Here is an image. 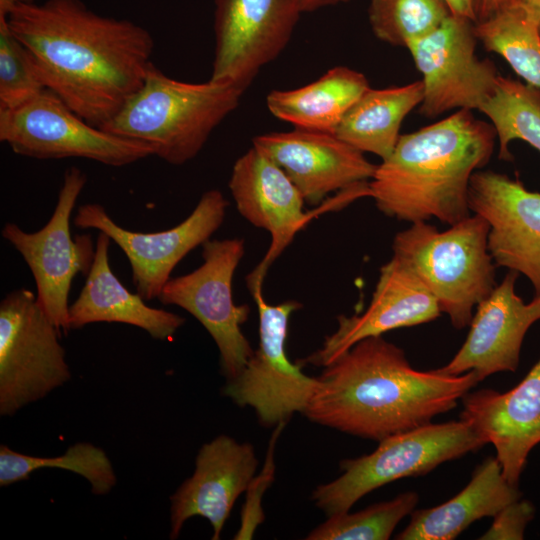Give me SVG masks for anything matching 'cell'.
<instances>
[{"mask_svg": "<svg viewBox=\"0 0 540 540\" xmlns=\"http://www.w3.org/2000/svg\"><path fill=\"white\" fill-rule=\"evenodd\" d=\"M506 2L526 10L540 25V0H506Z\"/></svg>", "mask_w": 540, "mask_h": 540, "instance_id": "d590c367", "label": "cell"}, {"mask_svg": "<svg viewBox=\"0 0 540 540\" xmlns=\"http://www.w3.org/2000/svg\"><path fill=\"white\" fill-rule=\"evenodd\" d=\"M450 14L445 0H370L368 7L374 35L405 48L436 29Z\"/></svg>", "mask_w": 540, "mask_h": 540, "instance_id": "f1b7e54d", "label": "cell"}, {"mask_svg": "<svg viewBox=\"0 0 540 540\" xmlns=\"http://www.w3.org/2000/svg\"><path fill=\"white\" fill-rule=\"evenodd\" d=\"M475 33L486 50L540 89V25L526 10L506 2L490 18L475 23Z\"/></svg>", "mask_w": 540, "mask_h": 540, "instance_id": "484cf974", "label": "cell"}, {"mask_svg": "<svg viewBox=\"0 0 540 540\" xmlns=\"http://www.w3.org/2000/svg\"><path fill=\"white\" fill-rule=\"evenodd\" d=\"M422 99L421 80L382 89L370 87L346 113L335 135L383 160L395 148L403 120Z\"/></svg>", "mask_w": 540, "mask_h": 540, "instance_id": "d4e9b609", "label": "cell"}, {"mask_svg": "<svg viewBox=\"0 0 540 540\" xmlns=\"http://www.w3.org/2000/svg\"><path fill=\"white\" fill-rule=\"evenodd\" d=\"M257 466L250 443L223 434L203 444L193 474L170 497V539L178 538L184 523L194 516L206 518L212 539H220L236 500L252 484Z\"/></svg>", "mask_w": 540, "mask_h": 540, "instance_id": "d6986e66", "label": "cell"}, {"mask_svg": "<svg viewBox=\"0 0 540 540\" xmlns=\"http://www.w3.org/2000/svg\"><path fill=\"white\" fill-rule=\"evenodd\" d=\"M0 141L25 157L83 158L113 167L154 155L147 143L89 124L47 88L17 108L0 110Z\"/></svg>", "mask_w": 540, "mask_h": 540, "instance_id": "ba28073f", "label": "cell"}, {"mask_svg": "<svg viewBox=\"0 0 540 540\" xmlns=\"http://www.w3.org/2000/svg\"><path fill=\"white\" fill-rule=\"evenodd\" d=\"M453 15L470 19L475 23L470 0H445Z\"/></svg>", "mask_w": 540, "mask_h": 540, "instance_id": "836d02e7", "label": "cell"}, {"mask_svg": "<svg viewBox=\"0 0 540 540\" xmlns=\"http://www.w3.org/2000/svg\"><path fill=\"white\" fill-rule=\"evenodd\" d=\"M534 515V506L529 501L520 498L506 505L494 516L492 525L480 539L521 540Z\"/></svg>", "mask_w": 540, "mask_h": 540, "instance_id": "1f68e13d", "label": "cell"}, {"mask_svg": "<svg viewBox=\"0 0 540 540\" xmlns=\"http://www.w3.org/2000/svg\"><path fill=\"white\" fill-rule=\"evenodd\" d=\"M521 498L518 487L503 476L496 457L476 467L469 483L453 498L438 506L413 510L399 540H451L470 524L494 517L506 505Z\"/></svg>", "mask_w": 540, "mask_h": 540, "instance_id": "603a6c76", "label": "cell"}, {"mask_svg": "<svg viewBox=\"0 0 540 540\" xmlns=\"http://www.w3.org/2000/svg\"><path fill=\"white\" fill-rule=\"evenodd\" d=\"M479 111L495 129L500 159H512L509 144L515 140L540 152V89L500 75L494 93Z\"/></svg>", "mask_w": 540, "mask_h": 540, "instance_id": "83f0119b", "label": "cell"}, {"mask_svg": "<svg viewBox=\"0 0 540 540\" xmlns=\"http://www.w3.org/2000/svg\"><path fill=\"white\" fill-rule=\"evenodd\" d=\"M60 336L31 290H13L1 300V416H13L71 379Z\"/></svg>", "mask_w": 540, "mask_h": 540, "instance_id": "52a82bcc", "label": "cell"}, {"mask_svg": "<svg viewBox=\"0 0 540 540\" xmlns=\"http://www.w3.org/2000/svg\"><path fill=\"white\" fill-rule=\"evenodd\" d=\"M263 284L248 288L259 316V345L243 370L226 380L222 393L240 407H251L266 427L286 424L304 413L317 387V377L302 372L286 352L289 318L302 308L296 300L277 305L266 302Z\"/></svg>", "mask_w": 540, "mask_h": 540, "instance_id": "9c48e42d", "label": "cell"}, {"mask_svg": "<svg viewBox=\"0 0 540 540\" xmlns=\"http://www.w3.org/2000/svg\"><path fill=\"white\" fill-rule=\"evenodd\" d=\"M244 92L210 79L180 81L151 63L141 87L100 129L147 143L162 160L183 165L198 155L214 129L237 108Z\"/></svg>", "mask_w": 540, "mask_h": 540, "instance_id": "277c9868", "label": "cell"}, {"mask_svg": "<svg viewBox=\"0 0 540 540\" xmlns=\"http://www.w3.org/2000/svg\"><path fill=\"white\" fill-rule=\"evenodd\" d=\"M244 254L242 238L209 239L202 245V264L171 277L157 298L184 309L203 325L217 345L226 380L235 378L254 352L241 329L250 306L236 305L232 295L233 276Z\"/></svg>", "mask_w": 540, "mask_h": 540, "instance_id": "30bf717a", "label": "cell"}, {"mask_svg": "<svg viewBox=\"0 0 540 540\" xmlns=\"http://www.w3.org/2000/svg\"><path fill=\"white\" fill-rule=\"evenodd\" d=\"M418 502L415 492L402 493L392 500L376 503L351 513L328 516L314 528L308 540H386L398 523L411 514Z\"/></svg>", "mask_w": 540, "mask_h": 540, "instance_id": "f546056e", "label": "cell"}, {"mask_svg": "<svg viewBox=\"0 0 540 540\" xmlns=\"http://www.w3.org/2000/svg\"><path fill=\"white\" fill-rule=\"evenodd\" d=\"M349 0H298L302 13L313 12L315 10L345 3Z\"/></svg>", "mask_w": 540, "mask_h": 540, "instance_id": "e575fe53", "label": "cell"}, {"mask_svg": "<svg viewBox=\"0 0 540 540\" xmlns=\"http://www.w3.org/2000/svg\"><path fill=\"white\" fill-rule=\"evenodd\" d=\"M477 42L475 23L450 14L436 29L408 44L422 75V116L479 111L492 96L500 74L491 61L476 55Z\"/></svg>", "mask_w": 540, "mask_h": 540, "instance_id": "7c38bea8", "label": "cell"}, {"mask_svg": "<svg viewBox=\"0 0 540 540\" xmlns=\"http://www.w3.org/2000/svg\"><path fill=\"white\" fill-rule=\"evenodd\" d=\"M44 89L31 54L13 33L7 19H0V110L17 108Z\"/></svg>", "mask_w": 540, "mask_h": 540, "instance_id": "4dcf8cb0", "label": "cell"}, {"mask_svg": "<svg viewBox=\"0 0 540 540\" xmlns=\"http://www.w3.org/2000/svg\"><path fill=\"white\" fill-rule=\"evenodd\" d=\"M441 313L437 300L410 266L393 255L380 269L367 309L361 314L339 315L337 329L325 337L322 346L296 363L323 368L360 340L427 323Z\"/></svg>", "mask_w": 540, "mask_h": 540, "instance_id": "ac0fdd59", "label": "cell"}, {"mask_svg": "<svg viewBox=\"0 0 540 540\" xmlns=\"http://www.w3.org/2000/svg\"><path fill=\"white\" fill-rule=\"evenodd\" d=\"M486 443L463 420L428 423L390 435L370 454L340 462L342 474L317 486L311 500L326 516L350 511L373 490L390 482L432 471L476 451Z\"/></svg>", "mask_w": 540, "mask_h": 540, "instance_id": "8992f818", "label": "cell"}, {"mask_svg": "<svg viewBox=\"0 0 540 540\" xmlns=\"http://www.w3.org/2000/svg\"><path fill=\"white\" fill-rule=\"evenodd\" d=\"M461 420L496 450L505 479L518 487L530 451L540 443V359L513 389L468 392Z\"/></svg>", "mask_w": 540, "mask_h": 540, "instance_id": "44dd1931", "label": "cell"}, {"mask_svg": "<svg viewBox=\"0 0 540 540\" xmlns=\"http://www.w3.org/2000/svg\"><path fill=\"white\" fill-rule=\"evenodd\" d=\"M489 228L482 216L472 213L444 231L426 221L414 222L393 240V255L410 266L456 329L470 324L474 308L497 285Z\"/></svg>", "mask_w": 540, "mask_h": 540, "instance_id": "5b68a950", "label": "cell"}, {"mask_svg": "<svg viewBox=\"0 0 540 540\" xmlns=\"http://www.w3.org/2000/svg\"><path fill=\"white\" fill-rule=\"evenodd\" d=\"M304 415L312 422L365 439L431 423L457 406L478 382L474 371H419L382 336L355 343L323 367Z\"/></svg>", "mask_w": 540, "mask_h": 540, "instance_id": "7a4b0ae2", "label": "cell"}, {"mask_svg": "<svg viewBox=\"0 0 540 540\" xmlns=\"http://www.w3.org/2000/svg\"><path fill=\"white\" fill-rule=\"evenodd\" d=\"M252 143L286 173L312 205L331 192L369 182L377 167L363 152L331 133L295 128L258 135Z\"/></svg>", "mask_w": 540, "mask_h": 540, "instance_id": "e0dca14e", "label": "cell"}, {"mask_svg": "<svg viewBox=\"0 0 540 540\" xmlns=\"http://www.w3.org/2000/svg\"><path fill=\"white\" fill-rule=\"evenodd\" d=\"M298 0H215V54L210 80L243 91L289 43Z\"/></svg>", "mask_w": 540, "mask_h": 540, "instance_id": "5bb4252c", "label": "cell"}, {"mask_svg": "<svg viewBox=\"0 0 540 540\" xmlns=\"http://www.w3.org/2000/svg\"><path fill=\"white\" fill-rule=\"evenodd\" d=\"M228 201L218 189L203 193L190 215L178 225L158 232H136L118 225L97 203L78 207L73 222L79 229L105 233L126 255L132 281L144 300L158 298L177 264L202 246L222 225Z\"/></svg>", "mask_w": 540, "mask_h": 540, "instance_id": "4fadbf2b", "label": "cell"}, {"mask_svg": "<svg viewBox=\"0 0 540 540\" xmlns=\"http://www.w3.org/2000/svg\"><path fill=\"white\" fill-rule=\"evenodd\" d=\"M42 468L71 471L85 478L97 496L108 494L117 483V476L106 452L92 443L78 442L68 447L64 454L40 457L0 446V486L27 480Z\"/></svg>", "mask_w": 540, "mask_h": 540, "instance_id": "4316f807", "label": "cell"}, {"mask_svg": "<svg viewBox=\"0 0 540 540\" xmlns=\"http://www.w3.org/2000/svg\"><path fill=\"white\" fill-rule=\"evenodd\" d=\"M518 273L509 271L476 307L459 351L437 371L461 375L474 371L479 381L502 371H516L525 334L540 320V296L529 302L515 292Z\"/></svg>", "mask_w": 540, "mask_h": 540, "instance_id": "ffe728a7", "label": "cell"}, {"mask_svg": "<svg viewBox=\"0 0 540 540\" xmlns=\"http://www.w3.org/2000/svg\"><path fill=\"white\" fill-rule=\"evenodd\" d=\"M469 208L489 224L488 250L496 267L523 274L540 296V193L480 169L470 180Z\"/></svg>", "mask_w": 540, "mask_h": 540, "instance_id": "9a60e30c", "label": "cell"}, {"mask_svg": "<svg viewBox=\"0 0 540 540\" xmlns=\"http://www.w3.org/2000/svg\"><path fill=\"white\" fill-rule=\"evenodd\" d=\"M505 2L506 0H470L475 23L490 18Z\"/></svg>", "mask_w": 540, "mask_h": 540, "instance_id": "d6a6232c", "label": "cell"}, {"mask_svg": "<svg viewBox=\"0 0 540 540\" xmlns=\"http://www.w3.org/2000/svg\"><path fill=\"white\" fill-rule=\"evenodd\" d=\"M112 240L99 232L95 255L77 299L70 304V330L97 322H116L143 329L152 338L170 340L185 323V318L148 306L138 293L130 292L113 273L109 262Z\"/></svg>", "mask_w": 540, "mask_h": 540, "instance_id": "7402d4cb", "label": "cell"}, {"mask_svg": "<svg viewBox=\"0 0 540 540\" xmlns=\"http://www.w3.org/2000/svg\"><path fill=\"white\" fill-rule=\"evenodd\" d=\"M369 88L363 73L336 66L305 86L271 91L266 105L274 117L296 129L335 134L346 113Z\"/></svg>", "mask_w": 540, "mask_h": 540, "instance_id": "cb8c5ba5", "label": "cell"}, {"mask_svg": "<svg viewBox=\"0 0 540 540\" xmlns=\"http://www.w3.org/2000/svg\"><path fill=\"white\" fill-rule=\"evenodd\" d=\"M28 2L32 0H0V19H7L16 6Z\"/></svg>", "mask_w": 540, "mask_h": 540, "instance_id": "8d00e7d4", "label": "cell"}, {"mask_svg": "<svg viewBox=\"0 0 540 540\" xmlns=\"http://www.w3.org/2000/svg\"><path fill=\"white\" fill-rule=\"evenodd\" d=\"M496 139L492 124L470 110L402 134L377 165L368 197L389 217L453 225L471 214L470 180L489 162Z\"/></svg>", "mask_w": 540, "mask_h": 540, "instance_id": "3957f363", "label": "cell"}, {"mask_svg": "<svg viewBox=\"0 0 540 540\" xmlns=\"http://www.w3.org/2000/svg\"><path fill=\"white\" fill-rule=\"evenodd\" d=\"M87 175L77 167L68 168L63 177L55 209L47 223L36 232H26L8 222L2 237L22 256L35 284L39 306L62 333L68 323L69 293L74 277L87 276L92 266L96 243L89 234L72 237L70 218Z\"/></svg>", "mask_w": 540, "mask_h": 540, "instance_id": "8fae6325", "label": "cell"}, {"mask_svg": "<svg viewBox=\"0 0 540 540\" xmlns=\"http://www.w3.org/2000/svg\"><path fill=\"white\" fill-rule=\"evenodd\" d=\"M7 21L45 87L98 128L141 87L152 63L147 29L97 14L81 0L23 3Z\"/></svg>", "mask_w": 540, "mask_h": 540, "instance_id": "6da1fadb", "label": "cell"}, {"mask_svg": "<svg viewBox=\"0 0 540 540\" xmlns=\"http://www.w3.org/2000/svg\"><path fill=\"white\" fill-rule=\"evenodd\" d=\"M229 189L240 215L270 233L271 243L247 275V287L263 284L268 269L308 221L304 198L286 173L252 146L233 165Z\"/></svg>", "mask_w": 540, "mask_h": 540, "instance_id": "2e32d148", "label": "cell"}]
</instances>
